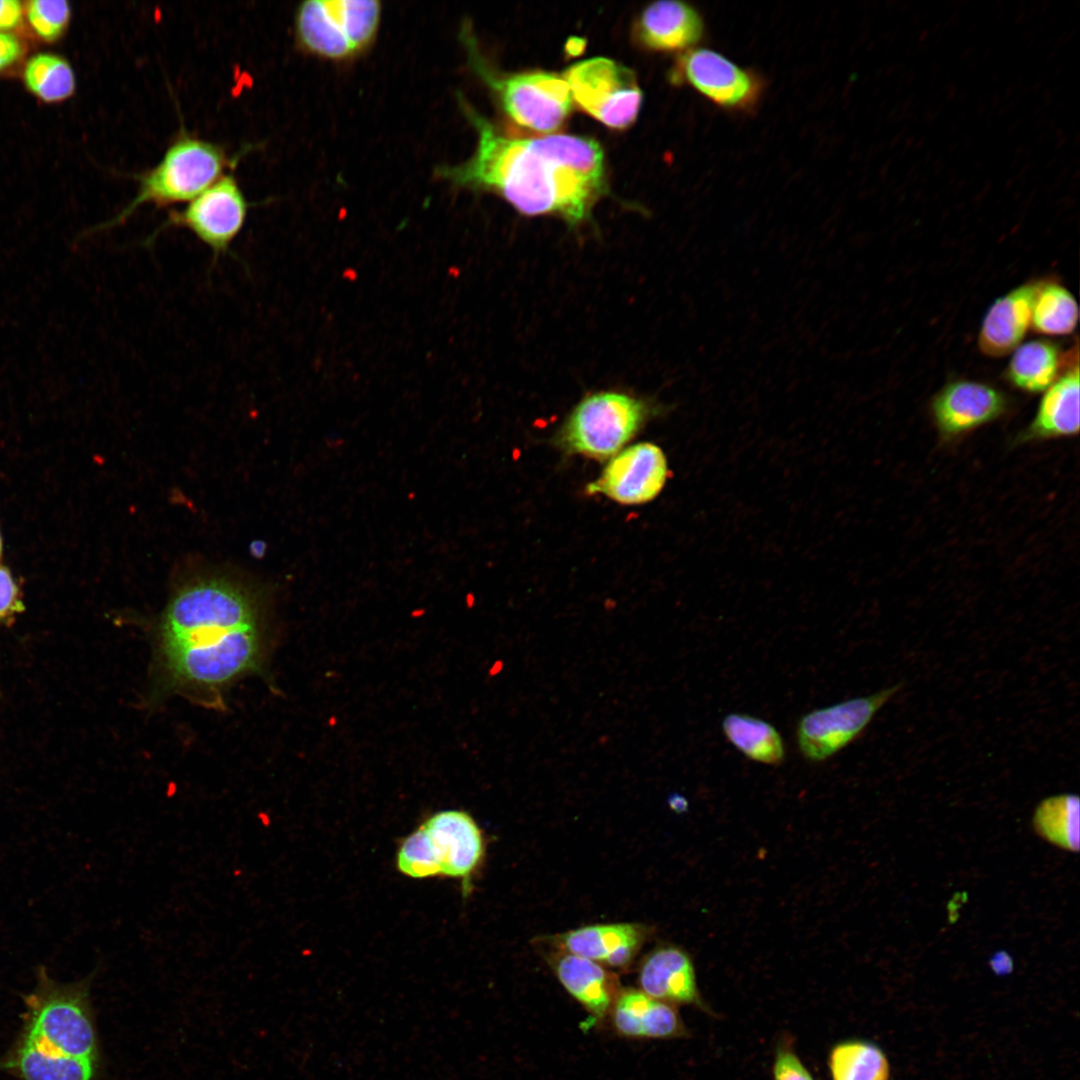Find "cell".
Segmentation results:
<instances>
[{
  "mask_svg": "<svg viewBox=\"0 0 1080 1080\" xmlns=\"http://www.w3.org/2000/svg\"><path fill=\"white\" fill-rule=\"evenodd\" d=\"M477 132L470 159L439 169L451 183L495 192L526 216L551 215L577 227L607 192L604 153L597 141L575 135L516 138L501 133L464 98Z\"/></svg>",
  "mask_w": 1080,
  "mask_h": 1080,
  "instance_id": "obj_1",
  "label": "cell"
},
{
  "mask_svg": "<svg viewBox=\"0 0 1080 1080\" xmlns=\"http://www.w3.org/2000/svg\"><path fill=\"white\" fill-rule=\"evenodd\" d=\"M259 624L253 592L229 577L205 576L183 585L169 601L159 646L208 644Z\"/></svg>",
  "mask_w": 1080,
  "mask_h": 1080,
  "instance_id": "obj_2",
  "label": "cell"
},
{
  "mask_svg": "<svg viewBox=\"0 0 1080 1080\" xmlns=\"http://www.w3.org/2000/svg\"><path fill=\"white\" fill-rule=\"evenodd\" d=\"M95 972L76 982L54 980L44 966L36 986L23 996L20 1036L66 1056L100 1061V1043L90 989Z\"/></svg>",
  "mask_w": 1080,
  "mask_h": 1080,
  "instance_id": "obj_3",
  "label": "cell"
},
{
  "mask_svg": "<svg viewBox=\"0 0 1080 1080\" xmlns=\"http://www.w3.org/2000/svg\"><path fill=\"white\" fill-rule=\"evenodd\" d=\"M238 156L220 144L181 129L151 169L133 176L137 190L131 201L112 219L89 230L96 233L125 222L142 205L167 207L189 202L233 168Z\"/></svg>",
  "mask_w": 1080,
  "mask_h": 1080,
  "instance_id": "obj_4",
  "label": "cell"
},
{
  "mask_svg": "<svg viewBox=\"0 0 1080 1080\" xmlns=\"http://www.w3.org/2000/svg\"><path fill=\"white\" fill-rule=\"evenodd\" d=\"M461 39L469 65L515 123L540 133L553 132L563 124L571 112L572 97L562 76L544 71L501 73L488 65L467 24Z\"/></svg>",
  "mask_w": 1080,
  "mask_h": 1080,
  "instance_id": "obj_5",
  "label": "cell"
},
{
  "mask_svg": "<svg viewBox=\"0 0 1080 1080\" xmlns=\"http://www.w3.org/2000/svg\"><path fill=\"white\" fill-rule=\"evenodd\" d=\"M262 640L260 627H254L209 644L161 647L164 682L170 689L188 693H216L258 668Z\"/></svg>",
  "mask_w": 1080,
  "mask_h": 1080,
  "instance_id": "obj_6",
  "label": "cell"
},
{
  "mask_svg": "<svg viewBox=\"0 0 1080 1080\" xmlns=\"http://www.w3.org/2000/svg\"><path fill=\"white\" fill-rule=\"evenodd\" d=\"M654 409L648 401L625 392L592 393L571 411L558 442L569 453L611 457L638 433Z\"/></svg>",
  "mask_w": 1080,
  "mask_h": 1080,
  "instance_id": "obj_7",
  "label": "cell"
},
{
  "mask_svg": "<svg viewBox=\"0 0 1080 1080\" xmlns=\"http://www.w3.org/2000/svg\"><path fill=\"white\" fill-rule=\"evenodd\" d=\"M380 19L381 5L375 0H308L296 9L294 32L304 51L344 60L372 43Z\"/></svg>",
  "mask_w": 1080,
  "mask_h": 1080,
  "instance_id": "obj_8",
  "label": "cell"
},
{
  "mask_svg": "<svg viewBox=\"0 0 1080 1080\" xmlns=\"http://www.w3.org/2000/svg\"><path fill=\"white\" fill-rule=\"evenodd\" d=\"M562 77L572 100L607 127L625 129L636 120L642 92L634 72L605 57H594L569 66Z\"/></svg>",
  "mask_w": 1080,
  "mask_h": 1080,
  "instance_id": "obj_9",
  "label": "cell"
},
{
  "mask_svg": "<svg viewBox=\"0 0 1080 1080\" xmlns=\"http://www.w3.org/2000/svg\"><path fill=\"white\" fill-rule=\"evenodd\" d=\"M249 208L243 189L230 171L190 200L184 208L170 210L167 218L146 242L152 243L165 229L184 228L208 247L216 260L229 252L246 223Z\"/></svg>",
  "mask_w": 1080,
  "mask_h": 1080,
  "instance_id": "obj_10",
  "label": "cell"
},
{
  "mask_svg": "<svg viewBox=\"0 0 1080 1080\" xmlns=\"http://www.w3.org/2000/svg\"><path fill=\"white\" fill-rule=\"evenodd\" d=\"M670 80L687 85L720 109L741 113L757 108L766 87L760 73L706 47L683 52L672 67Z\"/></svg>",
  "mask_w": 1080,
  "mask_h": 1080,
  "instance_id": "obj_11",
  "label": "cell"
},
{
  "mask_svg": "<svg viewBox=\"0 0 1080 1080\" xmlns=\"http://www.w3.org/2000/svg\"><path fill=\"white\" fill-rule=\"evenodd\" d=\"M900 688L901 684H896L804 714L795 730L800 755L810 763H820L836 755L864 732Z\"/></svg>",
  "mask_w": 1080,
  "mask_h": 1080,
  "instance_id": "obj_12",
  "label": "cell"
},
{
  "mask_svg": "<svg viewBox=\"0 0 1080 1080\" xmlns=\"http://www.w3.org/2000/svg\"><path fill=\"white\" fill-rule=\"evenodd\" d=\"M667 477V459L662 449L642 442L615 454L587 491L624 505L643 504L659 495Z\"/></svg>",
  "mask_w": 1080,
  "mask_h": 1080,
  "instance_id": "obj_13",
  "label": "cell"
},
{
  "mask_svg": "<svg viewBox=\"0 0 1080 1080\" xmlns=\"http://www.w3.org/2000/svg\"><path fill=\"white\" fill-rule=\"evenodd\" d=\"M1006 409L1007 399L1003 393L974 381L949 383L936 394L931 404L935 424L945 439L994 421Z\"/></svg>",
  "mask_w": 1080,
  "mask_h": 1080,
  "instance_id": "obj_14",
  "label": "cell"
},
{
  "mask_svg": "<svg viewBox=\"0 0 1080 1080\" xmlns=\"http://www.w3.org/2000/svg\"><path fill=\"white\" fill-rule=\"evenodd\" d=\"M426 830L441 875L468 881L484 856V839L473 817L462 810H443L429 816Z\"/></svg>",
  "mask_w": 1080,
  "mask_h": 1080,
  "instance_id": "obj_15",
  "label": "cell"
},
{
  "mask_svg": "<svg viewBox=\"0 0 1080 1080\" xmlns=\"http://www.w3.org/2000/svg\"><path fill=\"white\" fill-rule=\"evenodd\" d=\"M639 989L657 1000L694 1006L714 1015L701 996L694 963L681 947L661 945L642 960L638 972Z\"/></svg>",
  "mask_w": 1080,
  "mask_h": 1080,
  "instance_id": "obj_16",
  "label": "cell"
},
{
  "mask_svg": "<svg viewBox=\"0 0 1080 1080\" xmlns=\"http://www.w3.org/2000/svg\"><path fill=\"white\" fill-rule=\"evenodd\" d=\"M706 35L700 11L679 0H659L647 5L634 25L641 46L657 52H680L695 48Z\"/></svg>",
  "mask_w": 1080,
  "mask_h": 1080,
  "instance_id": "obj_17",
  "label": "cell"
},
{
  "mask_svg": "<svg viewBox=\"0 0 1080 1080\" xmlns=\"http://www.w3.org/2000/svg\"><path fill=\"white\" fill-rule=\"evenodd\" d=\"M648 932L647 926L638 923L593 924L556 936L555 945L604 967L623 969L635 958Z\"/></svg>",
  "mask_w": 1080,
  "mask_h": 1080,
  "instance_id": "obj_18",
  "label": "cell"
},
{
  "mask_svg": "<svg viewBox=\"0 0 1080 1080\" xmlns=\"http://www.w3.org/2000/svg\"><path fill=\"white\" fill-rule=\"evenodd\" d=\"M609 1017L615 1031L629 1038L673 1039L688 1036L675 1005L652 998L636 988L620 990Z\"/></svg>",
  "mask_w": 1080,
  "mask_h": 1080,
  "instance_id": "obj_19",
  "label": "cell"
},
{
  "mask_svg": "<svg viewBox=\"0 0 1080 1080\" xmlns=\"http://www.w3.org/2000/svg\"><path fill=\"white\" fill-rule=\"evenodd\" d=\"M551 968L566 991L595 1020L602 1021L622 989L618 977L603 965L562 951L549 958Z\"/></svg>",
  "mask_w": 1080,
  "mask_h": 1080,
  "instance_id": "obj_20",
  "label": "cell"
},
{
  "mask_svg": "<svg viewBox=\"0 0 1080 1080\" xmlns=\"http://www.w3.org/2000/svg\"><path fill=\"white\" fill-rule=\"evenodd\" d=\"M1041 282L1023 284L998 298L988 310L978 337L981 352L1001 357L1015 350L1031 326L1032 309Z\"/></svg>",
  "mask_w": 1080,
  "mask_h": 1080,
  "instance_id": "obj_21",
  "label": "cell"
},
{
  "mask_svg": "<svg viewBox=\"0 0 1080 1080\" xmlns=\"http://www.w3.org/2000/svg\"><path fill=\"white\" fill-rule=\"evenodd\" d=\"M99 1062L66 1056L17 1035L0 1057V1072L19 1080H96Z\"/></svg>",
  "mask_w": 1080,
  "mask_h": 1080,
  "instance_id": "obj_22",
  "label": "cell"
},
{
  "mask_svg": "<svg viewBox=\"0 0 1080 1080\" xmlns=\"http://www.w3.org/2000/svg\"><path fill=\"white\" fill-rule=\"evenodd\" d=\"M1079 432V365L1072 364L1045 391L1038 411L1018 441L1073 436Z\"/></svg>",
  "mask_w": 1080,
  "mask_h": 1080,
  "instance_id": "obj_23",
  "label": "cell"
},
{
  "mask_svg": "<svg viewBox=\"0 0 1080 1080\" xmlns=\"http://www.w3.org/2000/svg\"><path fill=\"white\" fill-rule=\"evenodd\" d=\"M726 740L747 759L779 766L786 758L784 740L769 722L745 713H728L721 723Z\"/></svg>",
  "mask_w": 1080,
  "mask_h": 1080,
  "instance_id": "obj_24",
  "label": "cell"
},
{
  "mask_svg": "<svg viewBox=\"0 0 1080 1080\" xmlns=\"http://www.w3.org/2000/svg\"><path fill=\"white\" fill-rule=\"evenodd\" d=\"M1064 358L1052 342L1033 340L1015 349L1007 368V379L1029 393L1046 391L1060 376Z\"/></svg>",
  "mask_w": 1080,
  "mask_h": 1080,
  "instance_id": "obj_25",
  "label": "cell"
},
{
  "mask_svg": "<svg viewBox=\"0 0 1080 1080\" xmlns=\"http://www.w3.org/2000/svg\"><path fill=\"white\" fill-rule=\"evenodd\" d=\"M832 1080H889L890 1065L883 1050L864 1040L835 1044L828 1055Z\"/></svg>",
  "mask_w": 1080,
  "mask_h": 1080,
  "instance_id": "obj_26",
  "label": "cell"
},
{
  "mask_svg": "<svg viewBox=\"0 0 1080 1080\" xmlns=\"http://www.w3.org/2000/svg\"><path fill=\"white\" fill-rule=\"evenodd\" d=\"M1079 798L1060 794L1041 801L1033 814L1036 833L1064 850H1079Z\"/></svg>",
  "mask_w": 1080,
  "mask_h": 1080,
  "instance_id": "obj_27",
  "label": "cell"
},
{
  "mask_svg": "<svg viewBox=\"0 0 1080 1080\" xmlns=\"http://www.w3.org/2000/svg\"><path fill=\"white\" fill-rule=\"evenodd\" d=\"M23 81L31 94L46 103L65 101L76 89V77L70 63L49 52L34 54L26 61Z\"/></svg>",
  "mask_w": 1080,
  "mask_h": 1080,
  "instance_id": "obj_28",
  "label": "cell"
},
{
  "mask_svg": "<svg viewBox=\"0 0 1080 1080\" xmlns=\"http://www.w3.org/2000/svg\"><path fill=\"white\" fill-rule=\"evenodd\" d=\"M1077 320L1078 305L1074 296L1056 282H1041L1032 309L1034 331L1045 335L1070 334Z\"/></svg>",
  "mask_w": 1080,
  "mask_h": 1080,
  "instance_id": "obj_29",
  "label": "cell"
},
{
  "mask_svg": "<svg viewBox=\"0 0 1080 1080\" xmlns=\"http://www.w3.org/2000/svg\"><path fill=\"white\" fill-rule=\"evenodd\" d=\"M398 870L410 877L423 879L441 875L430 838L421 825L400 844L396 855Z\"/></svg>",
  "mask_w": 1080,
  "mask_h": 1080,
  "instance_id": "obj_30",
  "label": "cell"
},
{
  "mask_svg": "<svg viewBox=\"0 0 1080 1080\" xmlns=\"http://www.w3.org/2000/svg\"><path fill=\"white\" fill-rule=\"evenodd\" d=\"M24 14L40 39L54 42L69 26L71 7L65 0H31L24 4Z\"/></svg>",
  "mask_w": 1080,
  "mask_h": 1080,
  "instance_id": "obj_31",
  "label": "cell"
},
{
  "mask_svg": "<svg viewBox=\"0 0 1080 1080\" xmlns=\"http://www.w3.org/2000/svg\"><path fill=\"white\" fill-rule=\"evenodd\" d=\"M772 1074L773 1080H814L786 1038L777 1044Z\"/></svg>",
  "mask_w": 1080,
  "mask_h": 1080,
  "instance_id": "obj_32",
  "label": "cell"
},
{
  "mask_svg": "<svg viewBox=\"0 0 1080 1080\" xmlns=\"http://www.w3.org/2000/svg\"><path fill=\"white\" fill-rule=\"evenodd\" d=\"M21 610L23 605L12 575L6 568L0 567V619Z\"/></svg>",
  "mask_w": 1080,
  "mask_h": 1080,
  "instance_id": "obj_33",
  "label": "cell"
},
{
  "mask_svg": "<svg viewBox=\"0 0 1080 1080\" xmlns=\"http://www.w3.org/2000/svg\"><path fill=\"white\" fill-rule=\"evenodd\" d=\"M24 46L18 37L9 32H0V72L20 60Z\"/></svg>",
  "mask_w": 1080,
  "mask_h": 1080,
  "instance_id": "obj_34",
  "label": "cell"
},
{
  "mask_svg": "<svg viewBox=\"0 0 1080 1080\" xmlns=\"http://www.w3.org/2000/svg\"><path fill=\"white\" fill-rule=\"evenodd\" d=\"M24 3L18 0H0V32L17 28L23 20Z\"/></svg>",
  "mask_w": 1080,
  "mask_h": 1080,
  "instance_id": "obj_35",
  "label": "cell"
},
{
  "mask_svg": "<svg viewBox=\"0 0 1080 1080\" xmlns=\"http://www.w3.org/2000/svg\"><path fill=\"white\" fill-rule=\"evenodd\" d=\"M991 969L998 975H1005L1012 971L1013 961L1005 951H998L989 961Z\"/></svg>",
  "mask_w": 1080,
  "mask_h": 1080,
  "instance_id": "obj_36",
  "label": "cell"
},
{
  "mask_svg": "<svg viewBox=\"0 0 1080 1080\" xmlns=\"http://www.w3.org/2000/svg\"><path fill=\"white\" fill-rule=\"evenodd\" d=\"M667 801H668L669 807L673 811H675L677 813H683V812L687 811V809H688V801L681 794L672 793V794H670Z\"/></svg>",
  "mask_w": 1080,
  "mask_h": 1080,
  "instance_id": "obj_37",
  "label": "cell"
},
{
  "mask_svg": "<svg viewBox=\"0 0 1080 1080\" xmlns=\"http://www.w3.org/2000/svg\"><path fill=\"white\" fill-rule=\"evenodd\" d=\"M1 552H2V541H1V537H0V556H1Z\"/></svg>",
  "mask_w": 1080,
  "mask_h": 1080,
  "instance_id": "obj_38",
  "label": "cell"
}]
</instances>
